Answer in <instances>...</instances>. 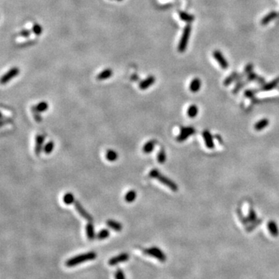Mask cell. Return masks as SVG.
Returning a JSON list of instances; mask_svg holds the SVG:
<instances>
[{
  "label": "cell",
  "mask_w": 279,
  "mask_h": 279,
  "mask_svg": "<svg viewBox=\"0 0 279 279\" xmlns=\"http://www.w3.org/2000/svg\"><path fill=\"white\" fill-rule=\"evenodd\" d=\"M96 258H97L96 253L94 252V251H89V252L85 253V254L75 256V257H73V258L67 260L65 264H66L67 267H75V266L78 265V264H82V263L86 262V261L95 260Z\"/></svg>",
  "instance_id": "cell-1"
},
{
  "label": "cell",
  "mask_w": 279,
  "mask_h": 279,
  "mask_svg": "<svg viewBox=\"0 0 279 279\" xmlns=\"http://www.w3.org/2000/svg\"><path fill=\"white\" fill-rule=\"evenodd\" d=\"M149 176L151 178H156L158 179L160 182H161L162 184H164L165 185H166L167 187L170 188L171 190L174 192L178 191V187L177 185V184L174 181H171L170 178H168V177L163 175L162 174L160 173V171L158 169H153L151 170L149 173Z\"/></svg>",
  "instance_id": "cell-2"
},
{
  "label": "cell",
  "mask_w": 279,
  "mask_h": 279,
  "mask_svg": "<svg viewBox=\"0 0 279 279\" xmlns=\"http://www.w3.org/2000/svg\"><path fill=\"white\" fill-rule=\"evenodd\" d=\"M191 30H192V27L190 25H187L184 29V31H183L182 36H181V38L179 41V44H178V51L182 53L184 52V50H186L187 48V46H188V40H189V37H190V33H191Z\"/></svg>",
  "instance_id": "cell-3"
},
{
  "label": "cell",
  "mask_w": 279,
  "mask_h": 279,
  "mask_svg": "<svg viewBox=\"0 0 279 279\" xmlns=\"http://www.w3.org/2000/svg\"><path fill=\"white\" fill-rule=\"evenodd\" d=\"M144 252L147 255L155 258L161 262H165L167 260V257L165 253L163 252L161 249H159L158 247H152L147 248V249L145 250Z\"/></svg>",
  "instance_id": "cell-4"
},
{
  "label": "cell",
  "mask_w": 279,
  "mask_h": 279,
  "mask_svg": "<svg viewBox=\"0 0 279 279\" xmlns=\"http://www.w3.org/2000/svg\"><path fill=\"white\" fill-rule=\"evenodd\" d=\"M195 133V130L193 127H181L180 130V133L177 136V140L179 142L184 141L186 139H188V136L194 134Z\"/></svg>",
  "instance_id": "cell-5"
},
{
  "label": "cell",
  "mask_w": 279,
  "mask_h": 279,
  "mask_svg": "<svg viewBox=\"0 0 279 279\" xmlns=\"http://www.w3.org/2000/svg\"><path fill=\"white\" fill-rule=\"evenodd\" d=\"M130 259V255L127 253H122L117 256H115L113 258H110L109 260V264L111 266L116 265V264H120L122 262H126L128 260Z\"/></svg>",
  "instance_id": "cell-6"
},
{
  "label": "cell",
  "mask_w": 279,
  "mask_h": 279,
  "mask_svg": "<svg viewBox=\"0 0 279 279\" xmlns=\"http://www.w3.org/2000/svg\"><path fill=\"white\" fill-rule=\"evenodd\" d=\"M19 73H20V69H19L18 68H11L8 72H6V73L2 77V78H1V83H2V85L8 83L10 80L14 78L15 77H17V75H19Z\"/></svg>",
  "instance_id": "cell-7"
},
{
  "label": "cell",
  "mask_w": 279,
  "mask_h": 279,
  "mask_svg": "<svg viewBox=\"0 0 279 279\" xmlns=\"http://www.w3.org/2000/svg\"><path fill=\"white\" fill-rule=\"evenodd\" d=\"M74 204H75V209H76L77 212L79 213L80 216H81V217H83L84 219H86V220H88V221H90V222L92 221V217H91V215H90L89 213H88V212H87L86 210L84 209V207L81 206V204L79 203V202L75 201Z\"/></svg>",
  "instance_id": "cell-8"
},
{
  "label": "cell",
  "mask_w": 279,
  "mask_h": 279,
  "mask_svg": "<svg viewBox=\"0 0 279 279\" xmlns=\"http://www.w3.org/2000/svg\"><path fill=\"white\" fill-rule=\"evenodd\" d=\"M213 56L214 58L216 60V61L219 63V65H220V67L223 69H226L228 68V62L226 60V58L223 57V55L222 54L220 51L219 50H215L213 52Z\"/></svg>",
  "instance_id": "cell-9"
},
{
  "label": "cell",
  "mask_w": 279,
  "mask_h": 279,
  "mask_svg": "<svg viewBox=\"0 0 279 279\" xmlns=\"http://www.w3.org/2000/svg\"><path fill=\"white\" fill-rule=\"evenodd\" d=\"M45 137L43 135H37L36 136V143H35V154L37 156H39L41 153L42 150H43V144L44 143Z\"/></svg>",
  "instance_id": "cell-10"
},
{
  "label": "cell",
  "mask_w": 279,
  "mask_h": 279,
  "mask_svg": "<svg viewBox=\"0 0 279 279\" xmlns=\"http://www.w3.org/2000/svg\"><path fill=\"white\" fill-rule=\"evenodd\" d=\"M203 138H204L205 143H206V147L209 149H213L214 147V142H213V136L210 133L209 130H204L203 133Z\"/></svg>",
  "instance_id": "cell-11"
},
{
  "label": "cell",
  "mask_w": 279,
  "mask_h": 279,
  "mask_svg": "<svg viewBox=\"0 0 279 279\" xmlns=\"http://www.w3.org/2000/svg\"><path fill=\"white\" fill-rule=\"evenodd\" d=\"M155 82V78L154 76H149L148 78H147L146 79L143 80V81H141L139 85L140 89L145 90L147 88H149L150 86L153 85Z\"/></svg>",
  "instance_id": "cell-12"
},
{
  "label": "cell",
  "mask_w": 279,
  "mask_h": 279,
  "mask_svg": "<svg viewBox=\"0 0 279 279\" xmlns=\"http://www.w3.org/2000/svg\"><path fill=\"white\" fill-rule=\"evenodd\" d=\"M267 227H268V229H269L270 233L271 234V236H274V237H277V236L279 235V230H278V227L277 226V223H276L275 221L274 220H271L268 222L267 223Z\"/></svg>",
  "instance_id": "cell-13"
},
{
  "label": "cell",
  "mask_w": 279,
  "mask_h": 279,
  "mask_svg": "<svg viewBox=\"0 0 279 279\" xmlns=\"http://www.w3.org/2000/svg\"><path fill=\"white\" fill-rule=\"evenodd\" d=\"M106 224L109 227H110L111 229H113V230L116 231V232H120L123 229V226L121 225V223L117 222L116 220L113 219H109L106 221Z\"/></svg>",
  "instance_id": "cell-14"
},
{
  "label": "cell",
  "mask_w": 279,
  "mask_h": 279,
  "mask_svg": "<svg viewBox=\"0 0 279 279\" xmlns=\"http://www.w3.org/2000/svg\"><path fill=\"white\" fill-rule=\"evenodd\" d=\"M200 88H201V81L199 78H195L192 80L189 85L190 91L192 92H197L198 91H199Z\"/></svg>",
  "instance_id": "cell-15"
},
{
  "label": "cell",
  "mask_w": 279,
  "mask_h": 279,
  "mask_svg": "<svg viewBox=\"0 0 279 279\" xmlns=\"http://www.w3.org/2000/svg\"><path fill=\"white\" fill-rule=\"evenodd\" d=\"M157 144V141L154 140H149V141L147 142L143 147V153L145 154H149L151 152H152L154 148L155 145Z\"/></svg>",
  "instance_id": "cell-16"
},
{
  "label": "cell",
  "mask_w": 279,
  "mask_h": 279,
  "mask_svg": "<svg viewBox=\"0 0 279 279\" xmlns=\"http://www.w3.org/2000/svg\"><path fill=\"white\" fill-rule=\"evenodd\" d=\"M86 234H87V237L88 238V240H93L95 238V229H94V226L91 223H88L86 225Z\"/></svg>",
  "instance_id": "cell-17"
},
{
  "label": "cell",
  "mask_w": 279,
  "mask_h": 279,
  "mask_svg": "<svg viewBox=\"0 0 279 279\" xmlns=\"http://www.w3.org/2000/svg\"><path fill=\"white\" fill-rule=\"evenodd\" d=\"M268 124H269V120L267 119H262V120H259L258 123H256V124L254 125V128H255L256 130L261 131L263 129L267 127Z\"/></svg>",
  "instance_id": "cell-18"
},
{
  "label": "cell",
  "mask_w": 279,
  "mask_h": 279,
  "mask_svg": "<svg viewBox=\"0 0 279 279\" xmlns=\"http://www.w3.org/2000/svg\"><path fill=\"white\" fill-rule=\"evenodd\" d=\"M113 75V71L110 69H106L104 71H102V72H100L98 75H97L96 78L97 80L99 81H102V80L107 79V78H110Z\"/></svg>",
  "instance_id": "cell-19"
},
{
  "label": "cell",
  "mask_w": 279,
  "mask_h": 279,
  "mask_svg": "<svg viewBox=\"0 0 279 279\" xmlns=\"http://www.w3.org/2000/svg\"><path fill=\"white\" fill-rule=\"evenodd\" d=\"M136 197V192L134 190H130L125 195V201L126 203H133Z\"/></svg>",
  "instance_id": "cell-20"
},
{
  "label": "cell",
  "mask_w": 279,
  "mask_h": 279,
  "mask_svg": "<svg viewBox=\"0 0 279 279\" xmlns=\"http://www.w3.org/2000/svg\"><path fill=\"white\" fill-rule=\"evenodd\" d=\"M276 17H277V13H276V12H271L269 14H267V16H265V17L262 19V20H261V24H262V25H266V24H267L270 21L274 20Z\"/></svg>",
  "instance_id": "cell-21"
},
{
  "label": "cell",
  "mask_w": 279,
  "mask_h": 279,
  "mask_svg": "<svg viewBox=\"0 0 279 279\" xmlns=\"http://www.w3.org/2000/svg\"><path fill=\"white\" fill-rule=\"evenodd\" d=\"M106 158L108 161H115L116 160H117L118 158V154L116 153V151H113V150H108L106 152Z\"/></svg>",
  "instance_id": "cell-22"
},
{
  "label": "cell",
  "mask_w": 279,
  "mask_h": 279,
  "mask_svg": "<svg viewBox=\"0 0 279 279\" xmlns=\"http://www.w3.org/2000/svg\"><path fill=\"white\" fill-rule=\"evenodd\" d=\"M63 201L66 205H71L72 203H75V200L73 194L70 192L66 193L63 197Z\"/></svg>",
  "instance_id": "cell-23"
},
{
  "label": "cell",
  "mask_w": 279,
  "mask_h": 279,
  "mask_svg": "<svg viewBox=\"0 0 279 279\" xmlns=\"http://www.w3.org/2000/svg\"><path fill=\"white\" fill-rule=\"evenodd\" d=\"M157 159H158V163H160V164H164L165 162V161H166V153H165L164 148H161L158 154Z\"/></svg>",
  "instance_id": "cell-24"
},
{
  "label": "cell",
  "mask_w": 279,
  "mask_h": 279,
  "mask_svg": "<svg viewBox=\"0 0 279 279\" xmlns=\"http://www.w3.org/2000/svg\"><path fill=\"white\" fill-rule=\"evenodd\" d=\"M198 112H199V110H198V107L196 106L195 105H192L190 106L189 108L188 109V116L191 118H194L197 116Z\"/></svg>",
  "instance_id": "cell-25"
},
{
  "label": "cell",
  "mask_w": 279,
  "mask_h": 279,
  "mask_svg": "<svg viewBox=\"0 0 279 279\" xmlns=\"http://www.w3.org/2000/svg\"><path fill=\"white\" fill-rule=\"evenodd\" d=\"M179 16L183 21L188 22V23H189V22H192L194 20V17H193V16L190 15V14L187 13H184V12H181L179 13Z\"/></svg>",
  "instance_id": "cell-26"
},
{
  "label": "cell",
  "mask_w": 279,
  "mask_h": 279,
  "mask_svg": "<svg viewBox=\"0 0 279 279\" xmlns=\"http://www.w3.org/2000/svg\"><path fill=\"white\" fill-rule=\"evenodd\" d=\"M34 107L37 111L41 113V112H45L48 109V104L46 102H41L38 103L37 106H34Z\"/></svg>",
  "instance_id": "cell-27"
},
{
  "label": "cell",
  "mask_w": 279,
  "mask_h": 279,
  "mask_svg": "<svg viewBox=\"0 0 279 279\" xmlns=\"http://www.w3.org/2000/svg\"><path fill=\"white\" fill-rule=\"evenodd\" d=\"M109 236H110V231H109L108 229H102L99 232V233L97 234L96 236L99 240H104L108 238Z\"/></svg>",
  "instance_id": "cell-28"
},
{
  "label": "cell",
  "mask_w": 279,
  "mask_h": 279,
  "mask_svg": "<svg viewBox=\"0 0 279 279\" xmlns=\"http://www.w3.org/2000/svg\"><path fill=\"white\" fill-rule=\"evenodd\" d=\"M54 147V144L53 141H49L48 143H46L45 144L44 147H43V151H44V153L46 154H50L53 151Z\"/></svg>",
  "instance_id": "cell-29"
},
{
  "label": "cell",
  "mask_w": 279,
  "mask_h": 279,
  "mask_svg": "<svg viewBox=\"0 0 279 279\" xmlns=\"http://www.w3.org/2000/svg\"><path fill=\"white\" fill-rule=\"evenodd\" d=\"M32 113H33V117H34V120H36V121L38 122V123L39 122L41 121L42 118L40 115V112L37 111L34 106L32 107Z\"/></svg>",
  "instance_id": "cell-30"
},
{
  "label": "cell",
  "mask_w": 279,
  "mask_h": 279,
  "mask_svg": "<svg viewBox=\"0 0 279 279\" xmlns=\"http://www.w3.org/2000/svg\"><path fill=\"white\" fill-rule=\"evenodd\" d=\"M256 219H257L256 213L252 209H250L248 217H247V222H254V221H256Z\"/></svg>",
  "instance_id": "cell-31"
},
{
  "label": "cell",
  "mask_w": 279,
  "mask_h": 279,
  "mask_svg": "<svg viewBox=\"0 0 279 279\" xmlns=\"http://www.w3.org/2000/svg\"><path fill=\"white\" fill-rule=\"evenodd\" d=\"M115 277H116V279H126L124 273H123V271L120 269H118L116 271V273H115Z\"/></svg>",
  "instance_id": "cell-32"
},
{
  "label": "cell",
  "mask_w": 279,
  "mask_h": 279,
  "mask_svg": "<svg viewBox=\"0 0 279 279\" xmlns=\"http://www.w3.org/2000/svg\"><path fill=\"white\" fill-rule=\"evenodd\" d=\"M33 31L35 34L40 35L42 32V28L39 24H34L33 27Z\"/></svg>",
  "instance_id": "cell-33"
},
{
  "label": "cell",
  "mask_w": 279,
  "mask_h": 279,
  "mask_svg": "<svg viewBox=\"0 0 279 279\" xmlns=\"http://www.w3.org/2000/svg\"><path fill=\"white\" fill-rule=\"evenodd\" d=\"M236 74L234 73V74H232V75H231V76L228 77V78L226 79V81H225L224 85H229V84H230L231 82H232V81H233V80H234V78H236Z\"/></svg>",
  "instance_id": "cell-34"
},
{
  "label": "cell",
  "mask_w": 279,
  "mask_h": 279,
  "mask_svg": "<svg viewBox=\"0 0 279 279\" xmlns=\"http://www.w3.org/2000/svg\"><path fill=\"white\" fill-rule=\"evenodd\" d=\"M277 81H272V82H271V83L267 84V85H266V86H264V90H270V89H271V88H274V87L276 86V85H277Z\"/></svg>",
  "instance_id": "cell-35"
},
{
  "label": "cell",
  "mask_w": 279,
  "mask_h": 279,
  "mask_svg": "<svg viewBox=\"0 0 279 279\" xmlns=\"http://www.w3.org/2000/svg\"><path fill=\"white\" fill-rule=\"evenodd\" d=\"M20 35H21V36H23V37H29V36L30 35V30H22V31L20 32Z\"/></svg>",
  "instance_id": "cell-36"
},
{
  "label": "cell",
  "mask_w": 279,
  "mask_h": 279,
  "mask_svg": "<svg viewBox=\"0 0 279 279\" xmlns=\"http://www.w3.org/2000/svg\"><path fill=\"white\" fill-rule=\"evenodd\" d=\"M118 1H121V0H118Z\"/></svg>",
  "instance_id": "cell-37"
}]
</instances>
